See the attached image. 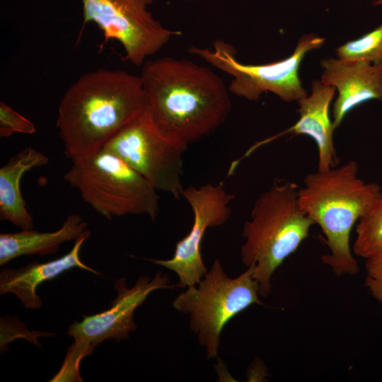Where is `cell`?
Wrapping results in <instances>:
<instances>
[{
    "instance_id": "obj_1",
    "label": "cell",
    "mask_w": 382,
    "mask_h": 382,
    "mask_svg": "<svg viewBox=\"0 0 382 382\" xmlns=\"http://www.w3.org/2000/svg\"><path fill=\"white\" fill-rule=\"evenodd\" d=\"M140 76L149 122L162 137L186 149L214 132L230 113L228 87L204 66L162 57L146 60Z\"/></svg>"
},
{
    "instance_id": "obj_2",
    "label": "cell",
    "mask_w": 382,
    "mask_h": 382,
    "mask_svg": "<svg viewBox=\"0 0 382 382\" xmlns=\"http://www.w3.org/2000/svg\"><path fill=\"white\" fill-rule=\"evenodd\" d=\"M145 104L140 76L103 69L81 76L58 108L56 127L66 157L74 161L100 149Z\"/></svg>"
},
{
    "instance_id": "obj_3",
    "label": "cell",
    "mask_w": 382,
    "mask_h": 382,
    "mask_svg": "<svg viewBox=\"0 0 382 382\" xmlns=\"http://www.w3.org/2000/svg\"><path fill=\"white\" fill-rule=\"evenodd\" d=\"M354 161L308 174L298 192L301 209L321 228L329 253L321 257L337 276L354 275L359 265L350 248L353 227L379 194L381 186L358 175Z\"/></svg>"
},
{
    "instance_id": "obj_4",
    "label": "cell",
    "mask_w": 382,
    "mask_h": 382,
    "mask_svg": "<svg viewBox=\"0 0 382 382\" xmlns=\"http://www.w3.org/2000/svg\"><path fill=\"white\" fill-rule=\"evenodd\" d=\"M300 186L290 180H276L262 192L243 224L241 259L253 267L259 294L267 297L275 270L308 237L313 221L298 202Z\"/></svg>"
},
{
    "instance_id": "obj_5",
    "label": "cell",
    "mask_w": 382,
    "mask_h": 382,
    "mask_svg": "<svg viewBox=\"0 0 382 382\" xmlns=\"http://www.w3.org/2000/svg\"><path fill=\"white\" fill-rule=\"evenodd\" d=\"M63 179L76 189L98 214L114 216L144 214L153 221L159 212L158 190L123 160L100 149L72 161Z\"/></svg>"
},
{
    "instance_id": "obj_6",
    "label": "cell",
    "mask_w": 382,
    "mask_h": 382,
    "mask_svg": "<svg viewBox=\"0 0 382 382\" xmlns=\"http://www.w3.org/2000/svg\"><path fill=\"white\" fill-rule=\"evenodd\" d=\"M253 267L229 277L219 260H215L197 285L186 288L173 301L180 313L190 315V328L206 352L207 358L217 357L220 337L226 325L252 306H263Z\"/></svg>"
},
{
    "instance_id": "obj_7",
    "label": "cell",
    "mask_w": 382,
    "mask_h": 382,
    "mask_svg": "<svg viewBox=\"0 0 382 382\" xmlns=\"http://www.w3.org/2000/svg\"><path fill=\"white\" fill-rule=\"evenodd\" d=\"M325 40L313 33L303 35L289 57L264 64L239 62L235 48L221 40L214 41L212 49L191 47L189 51L232 77L228 86L231 93L255 101L263 93L272 92L282 100L291 102L308 96L299 79V69L306 54L320 48Z\"/></svg>"
},
{
    "instance_id": "obj_8",
    "label": "cell",
    "mask_w": 382,
    "mask_h": 382,
    "mask_svg": "<svg viewBox=\"0 0 382 382\" xmlns=\"http://www.w3.org/2000/svg\"><path fill=\"white\" fill-rule=\"evenodd\" d=\"M174 288L168 274L160 271L152 279L147 276L139 277L132 288L127 287L125 278L117 279L114 284L117 297L109 309L84 316L82 321L69 325L66 333L74 339V342L68 348L61 369L50 381H81V360L91 354L104 340L127 339L130 332L137 328L133 318L136 308L153 291Z\"/></svg>"
},
{
    "instance_id": "obj_9",
    "label": "cell",
    "mask_w": 382,
    "mask_h": 382,
    "mask_svg": "<svg viewBox=\"0 0 382 382\" xmlns=\"http://www.w3.org/2000/svg\"><path fill=\"white\" fill-rule=\"evenodd\" d=\"M153 0H82L83 27L93 22L102 30L105 42H119L123 60L134 66L162 49L178 30L165 28L148 11Z\"/></svg>"
},
{
    "instance_id": "obj_10",
    "label": "cell",
    "mask_w": 382,
    "mask_h": 382,
    "mask_svg": "<svg viewBox=\"0 0 382 382\" xmlns=\"http://www.w3.org/2000/svg\"><path fill=\"white\" fill-rule=\"evenodd\" d=\"M102 148L123 160L158 191L175 199L182 197L183 155L186 149L162 137L144 112L117 132Z\"/></svg>"
},
{
    "instance_id": "obj_11",
    "label": "cell",
    "mask_w": 382,
    "mask_h": 382,
    "mask_svg": "<svg viewBox=\"0 0 382 382\" xmlns=\"http://www.w3.org/2000/svg\"><path fill=\"white\" fill-rule=\"evenodd\" d=\"M182 197L193 213L189 233L176 243L172 258L146 260L174 272L178 277V286L186 289L197 285L207 273L201 253L204 234L208 228L221 226L230 219L234 196L221 183H207L184 188Z\"/></svg>"
},
{
    "instance_id": "obj_12",
    "label": "cell",
    "mask_w": 382,
    "mask_h": 382,
    "mask_svg": "<svg viewBox=\"0 0 382 382\" xmlns=\"http://www.w3.org/2000/svg\"><path fill=\"white\" fill-rule=\"evenodd\" d=\"M321 66L324 71L320 81L338 91L332 112L335 129L354 108L371 100H382L381 67L364 60L332 58L322 59Z\"/></svg>"
},
{
    "instance_id": "obj_13",
    "label": "cell",
    "mask_w": 382,
    "mask_h": 382,
    "mask_svg": "<svg viewBox=\"0 0 382 382\" xmlns=\"http://www.w3.org/2000/svg\"><path fill=\"white\" fill-rule=\"evenodd\" d=\"M336 88L314 81L311 94L297 101L300 114L299 120L283 134L292 132L311 137L318 150V170L325 171L337 166L339 159L335 148V127L329 112Z\"/></svg>"
},
{
    "instance_id": "obj_14",
    "label": "cell",
    "mask_w": 382,
    "mask_h": 382,
    "mask_svg": "<svg viewBox=\"0 0 382 382\" xmlns=\"http://www.w3.org/2000/svg\"><path fill=\"white\" fill-rule=\"evenodd\" d=\"M91 231L75 241L71 250L56 260L44 262H32L18 269H4L0 273V294H15L28 308H38L42 305L37 288L45 281L52 279L74 267L88 270L96 274L100 272L85 265L79 257L83 243L89 238Z\"/></svg>"
},
{
    "instance_id": "obj_15",
    "label": "cell",
    "mask_w": 382,
    "mask_h": 382,
    "mask_svg": "<svg viewBox=\"0 0 382 382\" xmlns=\"http://www.w3.org/2000/svg\"><path fill=\"white\" fill-rule=\"evenodd\" d=\"M45 154L28 146L11 156L0 168V219L21 229L33 228V217L28 212L21 191V181L28 170L49 163Z\"/></svg>"
},
{
    "instance_id": "obj_16",
    "label": "cell",
    "mask_w": 382,
    "mask_h": 382,
    "mask_svg": "<svg viewBox=\"0 0 382 382\" xmlns=\"http://www.w3.org/2000/svg\"><path fill=\"white\" fill-rule=\"evenodd\" d=\"M88 223L79 214H69L61 228L53 232L22 229L0 234V265L22 255L54 254L64 242L76 241L86 231Z\"/></svg>"
},
{
    "instance_id": "obj_17",
    "label": "cell",
    "mask_w": 382,
    "mask_h": 382,
    "mask_svg": "<svg viewBox=\"0 0 382 382\" xmlns=\"http://www.w3.org/2000/svg\"><path fill=\"white\" fill-rule=\"evenodd\" d=\"M353 253L367 258L382 252V187L378 195L356 224Z\"/></svg>"
},
{
    "instance_id": "obj_18",
    "label": "cell",
    "mask_w": 382,
    "mask_h": 382,
    "mask_svg": "<svg viewBox=\"0 0 382 382\" xmlns=\"http://www.w3.org/2000/svg\"><path fill=\"white\" fill-rule=\"evenodd\" d=\"M338 59L345 61H367L382 68V23L376 29L336 50Z\"/></svg>"
},
{
    "instance_id": "obj_19",
    "label": "cell",
    "mask_w": 382,
    "mask_h": 382,
    "mask_svg": "<svg viewBox=\"0 0 382 382\" xmlns=\"http://www.w3.org/2000/svg\"><path fill=\"white\" fill-rule=\"evenodd\" d=\"M36 132L32 121L4 102H0V137H8L13 133L33 134Z\"/></svg>"
},
{
    "instance_id": "obj_20",
    "label": "cell",
    "mask_w": 382,
    "mask_h": 382,
    "mask_svg": "<svg viewBox=\"0 0 382 382\" xmlns=\"http://www.w3.org/2000/svg\"><path fill=\"white\" fill-rule=\"evenodd\" d=\"M365 286L382 303V252L366 258Z\"/></svg>"
},
{
    "instance_id": "obj_21",
    "label": "cell",
    "mask_w": 382,
    "mask_h": 382,
    "mask_svg": "<svg viewBox=\"0 0 382 382\" xmlns=\"http://www.w3.org/2000/svg\"><path fill=\"white\" fill-rule=\"evenodd\" d=\"M373 4H374V5L382 4V0H378V1H374V2L373 3Z\"/></svg>"
},
{
    "instance_id": "obj_22",
    "label": "cell",
    "mask_w": 382,
    "mask_h": 382,
    "mask_svg": "<svg viewBox=\"0 0 382 382\" xmlns=\"http://www.w3.org/2000/svg\"><path fill=\"white\" fill-rule=\"evenodd\" d=\"M189 1V0H188Z\"/></svg>"
}]
</instances>
